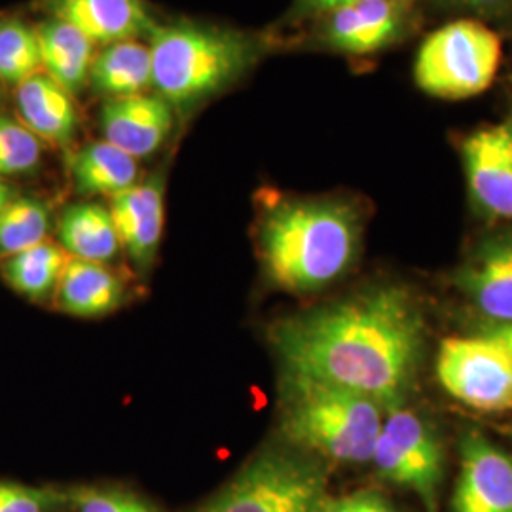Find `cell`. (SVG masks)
<instances>
[{"label": "cell", "instance_id": "1", "mask_svg": "<svg viewBox=\"0 0 512 512\" xmlns=\"http://www.w3.org/2000/svg\"><path fill=\"white\" fill-rule=\"evenodd\" d=\"M423 340L420 306L403 287H376L270 329L285 374L363 393L385 410L414 385Z\"/></svg>", "mask_w": 512, "mask_h": 512}, {"label": "cell", "instance_id": "2", "mask_svg": "<svg viewBox=\"0 0 512 512\" xmlns=\"http://www.w3.org/2000/svg\"><path fill=\"white\" fill-rule=\"evenodd\" d=\"M361 243L359 211L334 198H279L258 219V253L285 293L325 289L348 272Z\"/></svg>", "mask_w": 512, "mask_h": 512}, {"label": "cell", "instance_id": "3", "mask_svg": "<svg viewBox=\"0 0 512 512\" xmlns=\"http://www.w3.org/2000/svg\"><path fill=\"white\" fill-rule=\"evenodd\" d=\"M147 42L152 90L183 114L232 88L262 54L253 35L196 21L158 23Z\"/></svg>", "mask_w": 512, "mask_h": 512}, {"label": "cell", "instance_id": "4", "mask_svg": "<svg viewBox=\"0 0 512 512\" xmlns=\"http://www.w3.org/2000/svg\"><path fill=\"white\" fill-rule=\"evenodd\" d=\"M281 431L287 440L338 463L372 461L385 406L340 385L285 374Z\"/></svg>", "mask_w": 512, "mask_h": 512}, {"label": "cell", "instance_id": "5", "mask_svg": "<svg viewBox=\"0 0 512 512\" xmlns=\"http://www.w3.org/2000/svg\"><path fill=\"white\" fill-rule=\"evenodd\" d=\"M501 65V40L476 19L446 23L423 40L414 80L421 92L440 99H467L486 92Z\"/></svg>", "mask_w": 512, "mask_h": 512}, {"label": "cell", "instance_id": "6", "mask_svg": "<svg viewBox=\"0 0 512 512\" xmlns=\"http://www.w3.org/2000/svg\"><path fill=\"white\" fill-rule=\"evenodd\" d=\"M327 484L310 461L266 452L249 461L203 512H321Z\"/></svg>", "mask_w": 512, "mask_h": 512}, {"label": "cell", "instance_id": "7", "mask_svg": "<svg viewBox=\"0 0 512 512\" xmlns=\"http://www.w3.org/2000/svg\"><path fill=\"white\" fill-rule=\"evenodd\" d=\"M440 385L478 412H512V353L486 334L446 338L437 357Z\"/></svg>", "mask_w": 512, "mask_h": 512}, {"label": "cell", "instance_id": "8", "mask_svg": "<svg viewBox=\"0 0 512 512\" xmlns=\"http://www.w3.org/2000/svg\"><path fill=\"white\" fill-rule=\"evenodd\" d=\"M372 461L387 482L433 503L444 475V452L435 431L416 412L403 404L385 410Z\"/></svg>", "mask_w": 512, "mask_h": 512}, {"label": "cell", "instance_id": "9", "mask_svg": "<svg viewBox=\"0 0 512 512\" xmlns=\"http://www.w3.org/2000/svg\"><path fill=\"white\" fill-rule=\"evenodd\" d=\"M416 0H361L325 16L321 42L349 55L382 52L408 27Z\"/></svg>", "mask_w": 512, "mask_h": 512}, {"label": "cell", "instance_id": "10", "mask_svg": "<svg viewBox=\"0 0 512 512\" xmlns=\"http://www.w3.org/2000/svg\"><path fill=\"white\" fill-rule=\"evenodd\" d=\"M469 190L482 209L512 219V126L473 131L461 145Z\"/></svg>", "mask_w": 512, "mask_h": 512}, {"label": "cell", "instance_id": "11", "mask_svg": "<svg viewBox=\"0 0 512 512\" xmlns=\"http://www.w3.org/2000/svg\"><path fill=\"white\" fill-rule=\"evenodd\" d=\"M454 512H512V458L482 435L461 442Z\"/></svg>", "mask_w": 512, "mask_h": 512}, {"label": "cell", "instance_id": "12", "mask_svg": "<svg viewBox=\"0 0 512 512\" xmlns=\"http://www.w3.org/2000/svg\"><path fill=\"white\" fill-rule=\"evenodd\" d=\"M99 126L107 143L139 160L152 156L169 139L175 110L156 93L105 99Z\"/></svg>", "mask_w": 512, "mask_h": 512}, {"label": "cell", "instance_id": "13", "mask_svg": "<svg viewBox=\"0 0 512 512\" xmlns=\"http://www.w3.org/2000/svg\"><path fill=\"white\" fill-rule=\"evenodd\" d=\"M164 200L165 181L160 173L110 198V215L120 247L141 272L150 270L158 253L164 230Z\"/></svg>", "mask_w": 512, "mask_h": 512}, {"label": "cell", "instance_id": "14", "mask_svg": "<svg viewBox=\"0 0 512 512\" xmlns=\"http://www.w3.org/2000/svg\"><path fill=\"white\" fill-rule=\"evenodd\" d=\"M44 10L73 25L95 46L148 38L158 25L145 0H44Z\"/></svg>", "mask_w": 512, "mask_h": 512}, {"label": "cell", "instance_id": "15", "mask_svg": "<svg viewBox=\"0 0 512 512\" xmlns=\"http://www.w3.org/2000/svg\"><path fill=\"white\" fill-rule=\"evenodd\" d=\"M458 285L495 325L512 323V238L484 243L459 272Z\"/></svg>", "mask_w": 512, "mask_h": 512}, {"label": "cell", "instance_id": "16", "mask_svg": "<svg viewBox=\"0 0 512 512\" xmlns=\"http://www.w3.org/2000/svg\"><path fill=\"white\" fill-rule=\"evenodd\" d=\"M73 97L40 71L21 82L16 90L19 120L40 141L65 147L73 141L78 129V110Z\"/></svg>", "mask_w": 512, "mask_h": 512}, {"label": "cell", "instance_id": "17", "mask_svg": "<svg viewBox=\"0 0 512 512\" xmlns=\"http://www.w3.org/2000/svg\"><path fill=\"white\" fill-rule=\"evenodd\" d=\"M126 300L124 281L107 264L71 258L55 289L57 308L74 317H103Z\"/></svg>", "mask_w": 512, "mask_h": 512}, {"label": "cell", "instance_id": "18", "mask_svg": "<svg viewBox=\"0 0 512 512\" xmlns=\"http://www.w3.org/2000/svg\"><path fill=\"white\" fill-rule=\"evenodd\" d=\"M42 73L63 90L76 95L90 82L95 44L73 25L57 18L44 19L37 27Z\"/></svg>", "mask_w": 512, "mask_h": 512}, {"label": "cell", "instance_id": "19", "mask_svg": "<svg viewBox=\"0 0 512 512\" xmlns=\"http://www.w3.org/2000/svg\"><path fill=\"white\" fill-rule=\"evenodd\" d=\"M105 99L143 95L152 90V55L141 40H122L101 46L93 57L90 82Z\"/></svg>", "mask_w": 512, "mask_h": 512}, {"label": "cell", "instance_id": "20", "mask_svg": "<svg viewBox=\"0 0 512 512\" xmlns=\"http://www.w3.org/2000/svg\"><path fill=\"white\" fill-rule=\"evenodd\" d=\"M59 245L71 255L97 264H109L120 253V239L110 215L101 203H74L57 226Z\"/></svg>", "mask_w": 512, "mask_h": 512}, {"label": "cell", "instance_id": "21", "mask_svg": "<svg viewBox=\"0 0 512 512\" xmlns=\"http://www.w3.org/2000/svg\"><path fill=\"white\" fill-rule=\"evenodd\" d=\"M71 175L78 194L112 198L139 183V164L103 139L74 152Z\"/></svg>", "mask_w": 512, "mask_h": 512}, {"label": "cell", "instance_id": "22", "mask_svg": "<svg viewBox=\"0 0 512 512\" xmlns=\"http://www.w3.org/2000/svg\"><path fill=\"white\" fill-rule=\"evenodd\" d=\"M69 260L71 255L59 243L46 239L18 255L4 258L2 275L14 291L42 302L55 293Z\"/></svg>", "mask_w": 512, "mask_h": 512}, {"label": "cell", "instance_id": "23", "mask_svg": "<svg viewBox=\"0 0 512 512\" xmlns=\"http://www.w3.org/2000/svg\"><path fill=\"white\" fill-rule=\"evenodd\" d=\"M50 211L40 200L14 198L0 213V258H10L46 241Z\"/></svg>", "mask_w": 512, "mask_h": 512}, {"label": "cell", "instance_id": "24", "mask_svg": "<svg viewBox=\"0 0 512 512\" xmlns=\"http://www.w3.org/2000/svg\"><path fill=\"white\" fill-rule=\"evenodd\" d=\"M42 71L40 42L37 27L23 23L21 19L0 21V82L14 84Z\"/></svg>", "mask_w": 512, "mask_h": 512}, {"label": "cell", "instance_id": "25", "mask_svg": "<svg viewBox=\"0 0 512 512\" xmlns=\"http://www.w3.org/2000/svg\"><path fill=\"white\" fill-rule=\"evenodd\" d=\"M42 141L21 120L0 116V175L14 177L37 169Z\"/></svg>", "mask_w": 512, "mask_h": 512}, {"label": "cell", "instance_id": "26", "mask_svg": "<svg viewBox=\"0 0 512 512\" xmlns=\"http://www.w3.org/2000/svg\"><path fill=\"white\" fill-rule=\"evenodd\" d=\"M67 495L76 512H158L143 497L116 488H76Z\"/></svg>", "mask_w": 512, "mask_h": 512}, {"label": "cell", "instance_id": "27", "mask_svg": "<svg viewBox=\"0 0 512 512\" xmlns=\"http://www.w3.org/2000/svg\"><path fill=\"white\" fill-rule=\"evenodd\" d=\"M69 505V495L52 488L0 482V512H55Z\"/></svg>", "mask_w": 512, "mask_h": 512}, {"label": "cell", "instance_id": "28", "mask_svg": "<svg viewBox=\"0 0 512 512\" xmlns=\"http://www.w3.org/2000/svg\"><path fill=\"white\" fill-rule=\"evenodd\" d=\"M321 512H397L378 492H355L342 497H327Z\"/></svg>", "mask_w": 512, "mask_h": 512}, {"label": "cell", "instance_id": "29", "mask_svg": "<svg viewBox=\"0 0 512 512\" xmlns=\"http://www.w3.org/2000/svg\"><path fill=\"white\" fill-rule=\"evenodd\" d=\"M361 0H296V8L300 14H311V16H329L336 10H342Z\"/></svg>", "mask_w": 512, "mask_h": 512}, {"label": "cell", "instance_id": "30", "mask_svg": "<svg viewBox=\"0 0 512 512\" xmlns=\"http://www.w3.org/2000/svg\"><path fill=\"white\" fill-rule=\"evenodd\" d=\"M448 2L454 6L476 10V12H492V10H499L501 6H505L509 0H448Z\"/></svg>", "mask_w": 512, "mask_h": 512}, {"label": "cell", "instance_id": "31", "mask_svg": "<svg viewBox=\"0 0 512 512\" xmlns=\"http://www.w3.org/2000/svg\"><path fill=\"white\" fill-rule=\"evenodd\" d=\"M488 338L499 342L501 346L509 349L512 353V323H503V325H494L484 332Z\"/></svg>", "mask_w": 512, "mask_h": 512}, {"label": "cell", "instance_id": "32", "mask_svg": "<svg viewBox=\"0 0 512 512\" xmlns=\"http://www.w3.org/2000/svg\"><path fill=\"white\" fill-rule=\"evenodd\" d=\"M14 200V190L0 179V213L6 209V205Z\"/></svg>", "mask_w": 512, "mask_h": 512}, {"label": "cell", "instance_id": "33", "mask_svg": "<svg viewBox=\"0 0 512 512\" xmlns=\"http://www.w3.org/2000/svg\"><path fill=\"white\" fill-rule=\"evenodd\" d=\"M0 88H2V82H0ZM0 95H2V90H0Z\"/></svg>", "mask_w": 512, "mask_h": 512}]
</instances>
